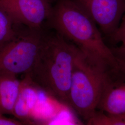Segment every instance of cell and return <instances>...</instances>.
<instances>
[{
  "mask_svg": "<svg viewBox=\"0 0 125 125\" xmlns=\"http://www.w3.org/2000/svg\"><path fill=\"white\" fill-rule=\"evenodd\" d=\"M38 100L37 88L25 76L22 84L13 107V115L15 119L25 122L31 117Z\"/></svg>",
  "mask_w": 125,
  "mask_h": 125,
  "instance_id": "7",
  "label": "cell"
},
{
  "mask_svg": "<svg viewBox=\"0 0 125 125\" xmlns=\"http://www.w3.org/2000/svg\"><path fill=\"white\" fill-rule=\"evenodd\" d=\"M112 36L114 40L121 43L120 47L117 49V51L125 50V13L121 19L119 26Z\"/></svg>",
  "mask_w": 125,
  "mask_h": 125,
  "instance_id": "12",
  "label": "cell"
},
{
  "mask_svg": "<svg viewBox=\"0 0 125 125\" xmlns=\"http://www.w3.org/2000/svg\"><path fill=\"white\" fill-rule=\"evenodd\" d=\"M86 122L90 125H125V113L112 115L96 110Z\"/></svg>",
  "mask_w": 125,
  "mask_h": 125,
  "instance_id": "11",
  "label": "cell"
},
{
  "mask_svg": "<svg viewBox=\"0 0 125 125\" xmlns=\"http://www.w3.org/2000/svg\"><path fill=\"white\" fill-rule=\"evenodd\" d=\"M111 80L109 71L90 61L79 50L74 63L68 105L87 121L97 110Z\"/></svg>",
  "mask_w": 125,
  "mask_h": 125,
  "instance_id": "3",
  "label": "cell"
},
{
  "mask_svg": "<svg viewBox=\"0 0 125 125\" xmlns=\"http://www.w3.org/2000/svg\"><path fill=\"white\" fill-rule=\"evenodd\" d=\"M47 25L90 61L110 73L117 67L119 58L104 42L96 23L72 0H57Z\"/></svg>",
  "mask_w": 125,
  "mask_h": 125,
  "instance_id": "1",
  "label": "cell"
},
{
  "mask_svg": "<svg viewBox=\"0 0 125 125\" xmlns=\"http://www.w3.org/2000/svg\"><path fill=\"white\" fill-rule=\"evenodd\" d=\"M79 52L58 32L45 34L36 62L25 76L37 88L68 105L74 63Z\"/></svg>",
  "mask_w": 125,
  "mask_h": 125,
  "instance_id": "2",
  "label": "cell"
},
{
  "mask_svg": "<svg viewBox=\"0 0 125 125\" xmlns=\"http://www.w3.org/2000/svg\"><path fill=\"white\" fill-rule=\"evenodd\" d=\"M28 124L25 122L19 121L16 119H12L6 117L0 113V125H22Z\"/></svg>",
  "mask_w": 125,
  "mask_h": 125,
  "instance_id": "14",
  "label": "cell"
},
{
  "mask_svg": "<svg viewBox=\"0 0 125 125\" xmlns=\"http://www.w3.org/2000/svg\"><path fill=\"white\" fill-rule=\"evenodd\" d=\"M72 0L107 35L115 32L125 13V0Z\"/></svg>",
  "mask_w": 125,
  "mask_h": 125,
  "instance_id": "6",
  "label": "cell"
},
{
  "mask_svg": "<svg viewBox=\"0 0 125 125\" xmlns=\"http://www.w3.org/2000/svg\"><path fill=\"white\" fill-rule=\"evenodd\" d=\"M50 0H0V10L19 25L43 30L52 9Z\"/></svg>",
  "mask_w": 125,
  "mask_h": 125,
  "instance_id": "5",
  "label": "cell"
},
{
  "mask_svg": "<svg viewBox=\"0 0 125 125\" xmlns=\"http://www.w3.org/2000/svg\"><path fill=\"white\" fill-rule=\"evenodd\" d=\"M45 35L43 30L25 28L0 49V72L16 76L29 73L36 62Z\"/></svg>",
  "mask_w": 125,
  "mask_h": 125,
  "instance_id": "4",
  "label": "cell"
},
{
  "mask_svg": "<svg viewBox=\"0 0 125 125\" xmlns=\"http://www.w3.org/2000/svg\"><path fill=\"white\" fill-rule=\"evenodd\" d=\"M120 80H125V58L119 59L117 67L112 73Z\"/></svg>",
  "mask_w": 125,
  "mask_h": 125,
  "instance_id": "13",
  "label": "cell"
},
{
  "mask_svg": "<svg viewBox=\"0 0 125 125\" xmlns=\"http://www.w3.org/2000/svg\"><path fill=\"white\" fill-rule=\"evenodd\" d=\"M97 109L112 115L125 113V80L110 82L105 90Z\"/></svg>",
  "mask_w": 125,
  "mask_h": 125,
  "instance_id": "8",
  "label": "cell"
},
{
  "mask_svg": "<svg viewBox=\"0 0 125 125\" xmlns=\"http://www.w3.org/2000/svg\"><path fill=\"white\" fill-rule=\"evenodd\" d=\"M0 10V49L13 40L24 28Z\"/></svg>",
  "mask_w": 125,
  "mask_h": 125,
  "instance_id": "10",
  "label": "cell"
},
{
  "mask_svg": "<svg viewBox=\"0 0 125 125\" xmlns=\"http://www.w3.org/2000/svg\"><path fill=\"white\" fill-rule=\"evenodd\" d=\"M22 84L17 76L0 72V113L13 115V107Z\"/></svg>",
  "mask_w": 125,
  "mask_h": 125,
  "instance_id": "9",
  "label": "cell"
},
{
  "mask_svg": "<svg viewBox=\"0 0 125 125\" xmlns=\"http://www.w3.org/2000/svg\"><path fill=\"white\" fill-rule=\"evenodd\" d=\"M119 54L120 55V57L118 58L120 59H125V50H121V51H118Z\"/></svg>",
  "mask_w": 125,
  "mask_h": 125,
  "instance_id": "15",
  "label": "cell"
}]
</instances>
